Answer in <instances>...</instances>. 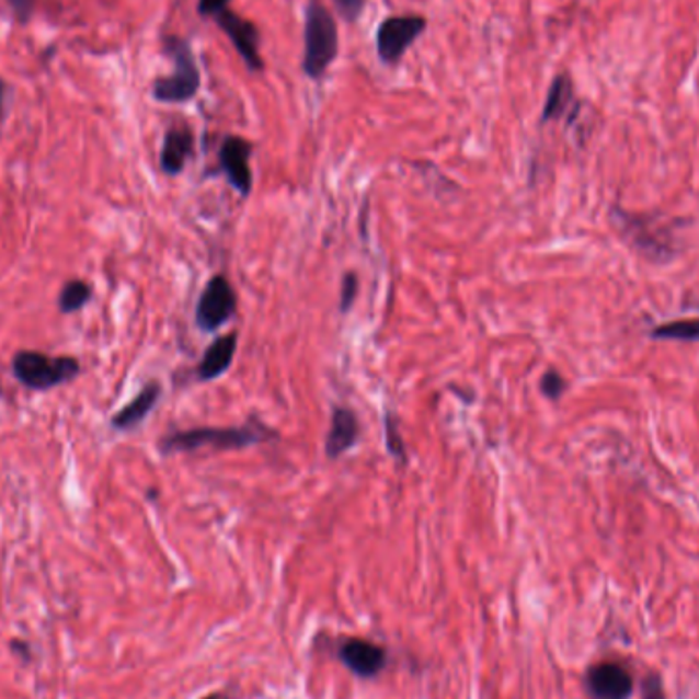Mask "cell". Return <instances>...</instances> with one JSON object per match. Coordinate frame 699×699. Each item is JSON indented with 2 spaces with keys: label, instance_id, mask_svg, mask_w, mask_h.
I'll return each mask as SVG.
<instances>
[{
  "label": "cell",
  "instance_id": "cell-18",
  "mask_svg": "<svg viewBox=\"0 0 699 699\" xmlns=\"http://www.w3.org/2000/svg\"><path fill=\"white\" fill-rule=\"evenodd\" d=\"M385 442H387L389 452H391L393 457L403 460V457H405V446H403L401 434H399V429H397L396 420H393L391 413H387V417H385Z\"/></svg>",
  "mask_w": 699,
  "mask_h": 699
},
{
  "label": "cell",
  "instance_id": "cell-19",
  "mask_svg": "<svg viewBox=\"0 0 699 699\" xmlns=\"http://www.w3.org/2000/svg\"><path fill=\"white\" fill-rule=\"evenodd\" d=\"M640 696L642 699H667L665 685L658 673H646L640 681Z\"/></svg>",
  "mask_w": 699,
  "mask_h": 699
},
{
  "label": "cell",
  "instance_id": "cell-6",
  "mask_svg": "<svg viewBox=\"0 0 699 699\" xmlns=\"http://www.w3.org/2000/svg\"><path fill=\"white\" fill-rule=\"evenodd\" d=\"M426 25V19L417 15L385 19L377 31V51L380 60L396 66L397 61H401L405 56L411 44L424 33Z\"/></svg>",
  "mask_w": 699,
  "mask_h": 699
},
{
  "label": "cell",
  "instance_id": "cell-11",
  "mask_svg": "<svg viewBox=\"0 0 699 699\" xmlns=\"http://www.w3.org/2000/svg\"><path fill=\"white\" fill-rule=\"evenodd\" d=\"M193 148H195V137L188 125L170 127L164 136L162 153H160V167L170 176L181 174L186 167V160L193 153Z\"/></svg>",
  "mask_w": 699,
  "mask_h": 699
},
{
  "label": "cell",
  "instance_id": "cell-24",
  "mask_svg": "<svg viewBox=\"0 0 699 699\" xmlns=\"http://www.w3.org/2000/svg\"><path fill=\"white\" fill-rule=\"evenodd\" d=\"M9 4H11V9L15 11V15L21 19V21H25V19H30L31 11H33V7H35V0H7Z\"/></svg>",
  "mask_w": 699,
  "mask_h": 699
},
{
  "label": "cell",
  "instance_id": "cell-17",
  "mask_svg": "<svg viewBox=\"0 0 699 699\" xmlns=\"http://www.w3.org/2000/svg\"><path fill=\"white\" fill-rule=\"evenodd\" d=\"M654 340H681L699 342V320H679L663 323L651 332Z\"/></svg>",
  "mask_w": 699,
  "mask_h": 699
},
{
  "label": "cell",
  "instance_id": "cell-23",
  "mask_svg": "<svg viewBox=\"0 0 699 699\" xmlns=\"http://www.w3.org/2000/svg\"><path fill=\"white\" fill-rule=\"evenodd\" d=\"M229 0H198L200 16H217L228 11Z\"/></svg>",
  "mask_w": 699,
  "mask_h": 699
},
{
  "label": "cell",
  "instance_id": "cell-9",
  "mask_svg": "<svg viewBox=\"0 0 699 699\" xmlns=\"http://www.w3.org/2000/svg\"><path fill=\"white\" fill-rule=\"evenodd\" d=\"M250 156H252V144L242 137L229 136L221 144L219 162L229 179L231 186L242 195L248 197L252 193V168H250Z\"/></svg>",
  "mask_w": 699,
  "mask_h": 699
},
{
  "label": "cell",
  "instance_id": "cell-4",
  "mask_svg": "<svg viewBox=\"0 0 699 699\" xmlns=\"http://www.w3.org/2000/svg\"><path fill=\"white\" fill-rule=\"evenodd\" d=\"M167 51L174 61L170 77L158 78L153 84V99L162 103H186L200 89V72L188 44L179 37H170Z\"/></svg>",
  "mask_w": 699,
  "mask_h": 699
},
{
  "label": "cell",
  "instance_id": "cell-20",
  "mask_svg": "<svg viewBox=\"0 0 699 699\" xmlns=\"http://www.w3.org/2000/svg\"><path fill=\"white\" fill-rule=\"evenodd\" d=\"M540 391H542L548 399L557 401V399L566 391V380H564L557 370H548L547 375L540 380Z\"/></svg>",
  "mask_w": 699,
  "mask_h": 699
},
{
  "label": "cell",
  "instance_id": "cell-8",
  "mask_svg": "<svg viewBox=\"0 0 699 699\" xmlns=\"http://www.w3.org/2000/svg\"><path fill=\"white\" fill-rule=\"evenodd\" d=\"M337 656L350 673L363 679L377 677L387 665V651L379 644L365 639L342 640Z\"/></svg>",
  "mask_w": 699,
  "mask_h": 699
},
{
  "label": "cell",
  "instance_id": "cell-16",
  "mask_svg": "<svg viewBox=\"0 0 699 699\" xmlns=\"http://www.w3.org/2000/svg\"><path fill=\"white\" fill-rule=\"evenodd\" d=\"M92 299V287L87 280L72 278L68 283H64V287L58 295V309L64 316H72L80 311L82 307H87Z\"/></svg>",
  "mask_w": 699,
  "mask_h": 699
},
{
  "label": "cell",
  "instance_id": "cell-22",
  "mask_svg": "<svg viewBox=\"0 0 699 699\" xmlns=\"http://www.w3.org/2000/svg\"><path fill=\"white\" fill-rule=\"evenodd\" d=\"M337 13L346 21H356L365 11L366 0H334Z\"/></svg>",
  "mask_w": 699,
  "mask_h": 699
},
{
  "label": "cell",
  "instance_id": "cell-10",
  "mask_svg": "<svg viewBox=\"0 0 699 699\" xmlns=\"http://www.w3.org/2000/svg\"><path fill=\"white\" fill-rule=\"evenodd\" d=\"M219 27L226 31L233 47L238 49V54L242 56L243 61L248 64L250 70H262L264 64L260 58L259 51V30L252 21L243 19L238 13H231V11H224L221 15L215 16Z\"/></svg>",
  "mask_w": 699,
  "mask_h": 699
},
{
  "label": "cell",
  "instance_id": "cell-1",
  "mask_svg": "<svg viewBox=\"0 0 699 699\" xmlns=\"http://www.w3.org/2000/svg\"><path fill=\"white\" fill-rule=\"evenodd\" d=\"M271 429L259 426L256 422H250L245 426L238 427H193L183 432H172L160 440V452L174 455V452H195L205 446H211L215 450H240L252 444L271 440Z\"/></svg>",
  "mask_w": 699,
  "mask_h": 699
},
{
  "label": "cell",
  "instance_id": "cell-12",
  "mask_svg": "<svg viewBox=\"0 0 699 699\" xmlns=\"http://www.w3.org/2000/svg\"><path fill=\"white\" fill-rule=\"evenodd\" d=\"M360 436V426L348 408H335L332 413V424L325 438V455L328 458H340L352 450Z\"/></svg>",
  "mask_w": 699,
  "mask_h": 699
},
{
  "label": "cell",
  "instance_id": "cell-5",
  "mask_svg": "<svg viewBox=\"0 0 699 699\" xmlns=\"http://www.w3.org/2000/svg\"><path fill=\"white\" fill-rule=\"evenodd\" d=\"M236 309H238L236 290L231 289L224 274H217L207 283V287L198 297L197 313H195L197 325L203 332H217L233 318Z\"/></svg>",
  "mask_w": 699,
  "mask_h": 699
},
{
  "label": "cell",
  "instance_id": "cell-2",
  "mask_svg": "<svg viewBox=\"0 0 699 699\" xmlns=\"http://www.w3.org/2000/svg\"><path fill=\"white\" fill-rule=\"evenodd\" d=\"M337 56V27L334 16L321 4L309 0L305 9V75L320 80Z\"/></svg>",
  "mask_w": 699,
  "mask_h": 699
},
{
  "label": "cell",
  "instance_id": "cell-3",
  "mask_svg": "<svg viewBox=\"0 0 699 699\" xmlns=\"http://www.w3.org/2000/svg\"><path fill=\"white\" fill-rule=\"evenodd\" d=\"M11 366L15 379L31 391H49L68 385L82 370L75 356H49L35 350H19Z\"/></svg>",
  "mask_w": 699,
  "mask_h": 699
},
{
  "label": "cell",
  "instance_id": "cell-7",
  "mask_svg": "<svg viewBox=\"0 0 699 699\" xmlns=\"http://www.w3.org/2000/svg\"><path fill=\"white\" fill-rule=\"evenodd\" d=\"M634 687L632 673L620 663L604 661L585 673V689L592 699H630Z\"/></svg>",
  "mask_w": 699,
  "mask_h": 699
},
{
  "label": "cell",
  "instance_id": "cell-21",
  "mask_svg": "<svg viewBox=\"0 0 699 699\" xmlns=\"http://www.w3.org/2000/svg\"><path fill=\"white\" fill-rule=\"evenodd\" d=\"M356 293H358V278H356V274L348 273L342 280V297H340L342 313H346L352 307L354 299H356Z\"/></svg>",
  "mask_w": 699,
  "mask_h": 699
},
{
  "label": "cell",
  "instance_id": "cell-25",
  "mask_svg": "<svg viewBox=\"0 0 699 699\" xmlns=\"http://www.w3.org/2000/svg\"><path fill=\"white\" fill-rule=\"evenodd\" d=\"M2 101H4V84L0 82V119H2Z\"/></svg>",
  "mask_w": 699,
  "mask_h": 699
},
{
  "label": "cell",
  "instance_id": "cell-14",
  "mask_svg": "<svg viewBox=\"0 0 699 699\" xmlns=\"http://www.w3.org/2000/svg\"><path fill=\"white\" fill-rule=\"evenodd\" d=\"M238 348V334H228L217 337L214 344L207 348L203 360L197 366L198 380H214L221 377L236 356Z\"/></svg>",
  "mask_w": 699,
  "mask_h": 699
},
{
  "label": "cell",
  "instance_id": "cell-15",
  "mask_svg": "<svg viewBox=\"0 0 699 699\" xmlns=\"http://www.w3.org/2000/svg\"><path fill=\"white\" fill-rule=\"evenodd\" d=\"M577 105L575 101V84L569 75H559L552 80L548 89L547 103L542 108V123L563 119Z\"/></svg>",
  "mask_w": 699,
  "mask_h": 699
},
{
  "label": "cell",
  "instance_id": "cell-26",
  "mask_svg": "<svg viewBox=\"0 0 699 699\" xmlns=\"http://www.w3.org/2000/svg\"><path fill=\"white\" fill-rule=\"evenodd\" d=\"M200 699H224V696H219V694H211V696H205V698Z\"/></svg>",
  "mask_w": 699,
  "mask_h": 699
},
{
  "label": "cell",
  "instance_id": "cell-13",
  "mask_svg": "<svg viewBox=\"0 0 699 699\" xmlns=\"http://www.w3.org/2000/svg\"><path fill=\"white\" fill-rule=\"evenodd\" d=\"M160 396H162V387H160V382L152 380L125 408L113 415L111 426L115 427L117 432H129V429L139 426L150 415V411L156 408Z\"/></svg>",
  "mask_w": 699,
  "mask_h": 699
}]
</instances>
